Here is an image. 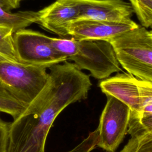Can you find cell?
Listing matches in <instances>:
<instances>
[{
    "instance_id": "6da1fadb",
    "label": "cell",
    "mask_w": 152,
    "mask_h": 152,
    "mask_svg": "<svg viewBox=\"0 0 152 152\" xmlns=\"http://www.w3.org/2000/svg\"><path fill=\"white\" fill-rule=\"evenodd\" d=\"M50 84L40 103L10 122L5 152H45L46 138L58 115L87 97L89 75L65 61L49 68Z\"/></svg>"
},
{
    "instance_id": "7a4b0ae2",
    "label": "cell",
    "mask_w": 152,
    "mask_h": 152,
    "mask_svg": "<svg viewBox=\"0 0 152 152\" xmlns=\"http://www.w3.org/2000/svg\"><path fill=\"white\" fill-rule=\"evenodd\" d=\"M53 48L71 60L80 69H86L96 79H105L122 71L115 49L110 42L76 40L49 37Z\"/></svg>"
},
{
    "instance_id": "3957f363",
    "label": "cell",
    "mask_w": 152,
    "mask_h": 152,
    "mask_svg": "<svg viewBox=\"0 0 152 152\" xmlns=\"http://www.w3.org/2000/svg\"><path fill=\"white\" fill-rule=\"evenodd\" d=\"M47 69L0 54V83L28 108L39 105L48 90L50 78Z\"/></svg>"
},
{
    "instance_id": "277c9868",
    "label": "cell",
    "mask_w": 152,
    "mask_h": 152,
    "mask_svg": "<svg viewBox=\"0 0 152 152\" xmlns=\"http://www.w3.org/2000/svg\"><path fill=\"white\" fill-rule=\"evenodd\" d=\"M110 42L128 73L152 83V38L146 28L139 26Z\"/></svg>"
},
{
    "instance_id": "5b68a950",
    "label": "cell",
    "mask_w": 152,
    "mask_h": 152,
    "mask_svg": "<svg viewBox=\"0 0 152 152\" xmlns=\"http://www.w3.org/2000/svg\"><path fill=\"white\" fill-rule=\"evenodd\" d=\"M13 41L20 62L49 68L68 59L53 48L49 37L40 32L21 29L13 34Z\"/></svg>"
},
{
    "instance_id": "8992f818",
    "label": "cell",
    "mask_w": 152,
    "mask_h": 152,
    "mask_svg": "<svg viewBox=\"0 0 152 152\" xmlns=\"http://www.w3.org/2000/svg\"><path fill=\"white\" fill-rule=\"evenodd\" d=\"M107 96V102L100 115L97 131L99 147L107 151H115L127 133L131 110L118 99Z\"/></svg>"
},
{
    "instance_id": "52a82bcc",
    "label": "cell",
    "mask_w": 152,
    "mask_h": 152,
    "mask_svg": "<svg viewBox=\"0 0 152 152\" xmlns=\"http://www.w3.org/2000/svg\"><path fill=\"white\" fill-rule=\"evenodd\" d=\"M139 26L131 19L120 22L78 19L70 24L68 33L69 37L76 40L110 42Z\"/></svg>"
},
{
    "instance_id": "ba28073f",
    "label": "cell",
    "mask_w": 152,
    "mask_h": 152,
    "mask_svg": "<svg viewBox=\"0 0 152 152\" xmlns=\"http://www.w3.org/2000/svg\"><path fill=\"white\" fill-rule=\"evenodd\" d=\"M37 24L61 37H69L70 24L79 19L77 0H56L39 11Z\"/></svg>"
},
{
    "instance_id": "9c48e42d",
    "label": "cell",
    "mask_w": 152,
    "mask_h": 152,
    "mask_svg": "<svg viewBox=\"0 0 152 152\" xmlns=\"http://www.w3.org/2000/svg\"><path fill=\"white\" fill-rule=\"evenodd\" d=\"M79 19L120 22L129 20L134 12L122 0H77Z\"/></svg>"
},
{
    "instance_id": "30bf717a",
    "label": "cell",
    "mask_w": 152,
    "mask_h": 152,
    "mask_svg": "<svg viewBox=\"0 0 152 152\" xmlns=\"http://www.w3.org/2000/svg\"><path fill=\"white\" fill-rule=\"evenodd\" d=\"M99 87L106 96H113L126 104L131 113H141V102L138 78L128 73L118 74L101 81Z\"/></svg>"
},
{
    "instance_id": "8fae6325",
    "label": "cell",
    "mask_w": 152,
    "mask_h": 152,
    "mask_svg": "<svg viewBox=\"0 0 152 152\" xmlns=\"http://www.w3.org/2000/svg\"><path fill=\"white\" fill-rule=\"evenodd\" d=\"M39 12L33 11L11 12L0 4V25L8 27L14 32L26 28L33 23H37Z\"/></svg>"
},
{
    "instance_id": "7c38bea8",
    "label": "cell",
    "mask_w": 152,
    "mask_h": 152,
    "mask_svg": "<svg viewBox=\"0 0 152 152\" xmlns=\"http://www.w3.org/2000/svg\"><path fill=\"white\" fill-rule=\"evenodd\" d=\"M28 106L9 91L0 83V112L7 113L15 120L21 116Z\"/></svg>"
},
{
    "instance_id": "4fadbf2b",
    "label": "cell",
    "mask_w": 152,
    "mask_h": 152,
    "mask_svg": "<svg viewBox=\"0 0 152 152\" xmlns=\"http://www.w3.org/2000/svg\"><path fill=\"white\" fill-rule=\"evenodd\" d=\"M127 133L131 136L144 133L152 135V113H131Z\"/></svg>"
},
{
    "instance_id": "5bb4252c",
    "label": "cell",
    "mask_w": 152,
    "mask_h": 152,
    "mask_svg": "<svg viewBox=\"0 0 152 152\" xmlns=\"http://www.w3.org/2000/svg\"><path fill=\"white\" fill-rule=\"evenodd\" d=\"M141 26L152 27V0H129Z\"/></svg>"
},
{
    "instance_id": "9a60e30c",
    "label": "cell",
    "mask_w": 152,
    "mask_h": 152,
    "mask_svg": "<svg viewBox=\"0 0 152 152\" xmlns=\"http://www.w3.org/2000/svg\"><path fill=\"white\" fill-rule=\"evenodd\" d=\"M120 152H152V135L144 133L131 136Z\"/></svg>"
},
{
    "instance_id": "2e32d148",
    "label": "cell",
    "mask_w": 152,
    "mask_h": 152,
    "mask_svg": "<svg viewBox=\"0 0 152 152\" xmlns=\"http://www.w3.org/2000/svg\"><path fill=\"white\" fill-rule=\"evenodd\" d=\"M14 33L12 28L0 25V54L18 61L14 46Z\"/></svg>"
},
{
    "instance_id": "e0dca14e",
    "label": "cell",
    "mask_w": 152,
    "mask_h": 152,
    "mask_svg": "<svg viewBox=\"0 0 152 152\" xmlns=\"http://www.w3.org/2000/svg\"><path fill=\"white\" fill-rule=\"evenodd\" d=\"M141 102V113H152V83L138 79Z\"/></svg>"
},
{
    "instance_id": "ac0fdd59",
    "label": "cell",
    "mask_w": 152,
    "mask_h": 152,
    "mask_svg": "<svg viewBox=\"0 0 152 152\" xmlns=\"http://www.w3.org/2000/svg\"><path fill=\"white\" fill-rule=\"evenodd\" d=\"M99 138V132L96 129L90 132L88 136L73 149L66 152H91L97 147Z\"/></svg>"
},
{
    "instance_id": "d6986e66",
    "label": "cell",
    "mask_w": 152,
    "mask_h": 152,
    "mask_svg": "<svg viewBox=\"0 0 152 152\" xmlns=\"http://www.w3.org/2000/svg\"><path fill=\"white\" fill-rule=\"evenodd\" d=\"M10 122L0 120V152H5Z\"/></svg>"
},
{
    "instance_id": "ffe728a7",
    "label": "cell",
    "mask_w": 152,
    "mask_h": 152,
    "mask_svg": "<svg viewBox=\"0 0 152 152\" xmlns=\"http://www.w3.org/2000/svg\"><path fill=\"white\" fill-rule=\"evenodd\" d=\"M20 0H0V4L5 9L11 10L20 6Z\"/></svg>"
},
{
    "instance_id": "44dd1931",
    "label": "cell",
    "mask_w": 152,
    "mask_h": 152,
    "mask_svg": "<svg viewBox=\"0 0 152 152\" xmlns=\"http://www.w3.org/2000/svg\"><path fill=\"white\" fill-rule=\"evenodd\" d=\"M149 34H150V35L151 37L152 38V31H149Z\"/></svg>"
},
{
    "instance_id": "7402d4cb",
    "label": "cell",
    "mask_w": 152,
    "mask_h": 152,
    "mask_svg": "<svg viewBox=\"0 0 152 152\" xmlns=\"http://www.w3.org/2000/svg\"><path fill=\"white\" fill-rule=\"evenodd\" d=\"M0 114H1V112H0ZM1 119H1V117H0V120H1Z\"/></svg>"
},
{
    "instance_id": "603a6c76",
    "label": "cell",
    "mask_w": 152,
    "mask_h": 152,
    "mask_svg": "<svg viewBox=\"0 0 152 152\" xmlns=\"http://www.w3.org/2000/svg\"><path fill=\"white\" fill-rule=\"evenodd\" d=\"M109 152H114V151H109Z\"/></svg>"
},
{
    "instance_id": "cb8c5ba5",
    "label": "cell",
    "mask_w": 152,
    "mask_h": 152,
    "mask_svg": "<svg viewBox=\"0 0 152 152\" xmlns=\"http://www.w3.org/2000/svg\"><path fill=\"white\" fill-rule=\"evenodd\" d=\"M20 1H22V0H20Z\"/></svg>"
}]
</instances>
